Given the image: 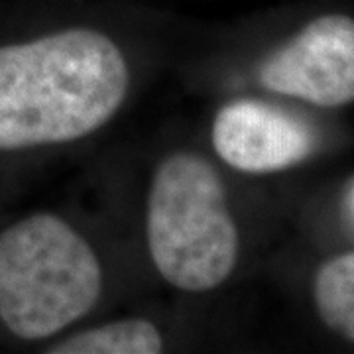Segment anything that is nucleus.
I'll use <instances>...</instances> for the list:
<instances>
[{
  "label": "nucleus",
  "instance_id": "obj_6",
  "mask_svg": "<svg viewBox=\"0 0 354 354\" xmlns=\"http://www.w3.org/2000/svg\"><path fill=\"white\" fill-rule=\"evenodd\" d=\"M164 339L150 321L124 319L69 337L50 348L51 354H158Z\"/></svg>",
  "mask_w": 354,
  "mask_h": 354
},
{
  "label": "nucleus",
  "instance_id": "obj_4",
  "mask_svg": "<svg viewBox=\"0 0 354 354\" xmlns=\"http://www.w3.org/2000/svg\"><path fill=\"white\" fill-rule=\"evenodd\" d=\"M266 88L311 102L342 106L354 101V18L319 16L268 57L260 69Z\"/></svg>",
  "mask_w": 354,
  "mask_h": 354
},
{
  "label": "nucleus",
  "instance_id": "obj_3",
  "mask_svg": "<svg viewBox=\"0 0 354 354\" xmlns=\"http://www.w3.org/2000/svg\"><path fill=\"white\" fill-rule=\"evenodd\" d=\"M148 248L165 281L183 291L221 286L239 258V230L216 169L197 153L164 160L148 197Z\"/></svg>",
  "mask_w": 354,
  "mask_h": 354
},
{
  "label": "nucleus",
  "instance_id": "obj_8",
  "mask_svg": "<svg viewBox=\"0 0 354 354\" xmlns=\"http://www.w3.org/2000/svg\"><path fill=\"white\" fill-rule=\"evenodd\" d=\"M348 209H351V213H353L354 216V185L353 189H351V193H348Z\"/></svg>",
  "mask_w": 354,
  "mask_h": 354
},
{
  "label": "nucleus",
  "instance_id": "obj_7",
  "mask_svg": "<svg viewBox=\"0 0 354 354\" xmlns=\"http://www.w3.org/2000/svg\"><path fill=\"white\" fill-rule=\"evenodd\" d=\"M313 297L321 321L354 342V252L341 254L317 270Z\"/></svg>",
  "mask_w": 354,
  "mask_h": 354
},
{
  "label": "nucleus",
  "instance_id": "obj_5",
  "mask_svg": "<svg viewBox=\"0 0 354 354\" xmlns=\"http://www.w3.org/2000/svg\"><path fill=\"white\" fill-rule=\"evenodd\" d=\"M213 146L234 169L272 174L304 162L315 148V136L305 122L276 106L239 101L216 114Z\"/></svg>",
  "mask_w": 354,
  "mask_h": 354
},
{
  "label": "nucleus",
  "instance_id": "obj_2",
  "mask_svg": "<svg viewBox=\"0 0 354 354\" xmlns=\"http://www.w3.org/2000/svg\"><path fill=\"white\" fill-rule=\"evenodd\" d=\"M102 270L95 250L64 218L39 213L0 232V319L39 341L95 307Z\"/></svg>",
  "mask_w": 354,
  "mask_h": 354
},
{
  "label": "nucleus",
  "instance_id": "obj_1",
  "mask_svg": "<svg viewBox=\"0 0 354 354\" xmlns=\"http://www.w3.org/2000/svg\"><path fill=\"white\" fill-rule=\"evenodd\" d=\"M128 79L120 48L91 28L0 48V150L88 136L120 109Z\"/></svg>",
  "mask_w": 354,
  "mask_h": 354
}]
</instances>
